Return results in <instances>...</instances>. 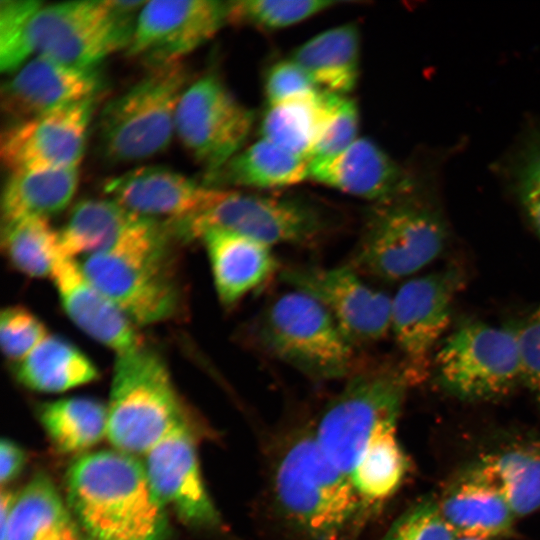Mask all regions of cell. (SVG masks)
Instances as JSON below:
<instances>
[{"instance_id": "40", "label": "cell", "mask_w": 540, "mask_h": 540, "mask_svg": "<svg viewBox=\"0 0 540 540\" xmlns=\"http://www.w3.org/2000/svg\"><path fill=\"white\" fill-rule=\"evenodd\" d=\"M358 128L357 105L345 97L314 146L309 162L329 159L345 151L358 139Z\"/></svg>"}, {"instance_id": "4", "label": "cell", "mask_w": 540, "mask_h": 540, "mask_svg": "<svg viewBox=\"0 0 540 540\" xmlns=\"http://www.w3.org/2000/svg\"><path fill=\"white\" fill-rule=\"evenodd\" d=\"M188 83L182 62L148 68L147 73L101 110L98 149L111 164L151 158L169 146L176 110Z\"/></svg>"}, {"instance_id": "36", "label": "cell", "mask_w": 540, "mask_h": 540, "mask_svg": "<svg viewBox=\"0 0 540 540\" xmlns=\"http://www.w3.org/2000/svg\"><path fill=\"white\" fill-rule=\"evenodd\" d=\"M43 4L33 0L0 2V67L14 72L34 55L31 43L32 20Z\"/></svg>"}, {"instance_id": "30", "label": "cell", "mask_w": 540, "mask_h": 540, "mask_svg": "<svg viewBox=\"0 0 540 540\" xmlns=\"http://www.w3.org/2000/svg\"><path fill=\"white\" fill-rule=\"evenodd\" d=\"M136 217L110 198L77 203L58 232L60 256L74 259L110 249Z\"/></svg>"}, {"instance_id": "27", "label": "cell", "mask_w": 540, "mask_h": 540, "mask_svg": "<svg viewBox=\"0 0 540 540\" xmlns=\"http://www.w3.org/2000/svg\"><path fill=\"white\" fill-rule=\"evenodd\" d=\"M291 59L320 89L344 95L358 80L359 30L354 24L328 29L300 45Z\"/></svg>"}, {"instance_id": "42", "label": "cell", "mask_w": 540, "mask_h": 540, "mask_svg": "<svg viewBox=\"0 0 540 540\" xmlns=\"http://www.w3.org/2000/svg\"><path fill=\"white\" fill-rule=\"evenodd\" d=\"M522 384L540 400V305L517 329Z\"/></svg>"}, {"instance_id": "43", "label": "cell", "mask_w": 540, "mask_h": 540, "mask_svg": "<svg viewBox=\"0 0 540 540\" xmlns=\"http://www.w3.org/2000/svg\"><path fill=\"white\" fill-rule=\"evenodd\" d=\"M24 450L8 439L0 444V480L2 484L12 481L22 470L25 463Z\"/></svg>"}, {"instance_id": "28", "label": "cell", "mask_w": 540, "mask_h": 540, "mask_svg": "<svg viewBox=\"0 0 540 540\" xmlns=\"http://www.w3.org/2000/svg\"><path fill=\"white\" fill-rule=\"evenodd\" d=\"M15 376L30 390L45 393L67 391L95 381L96 365L68 340L48 335L22 361L15 364Z\"/></svg>"}, {"instance_id": "29", "label": "cell", "mask_w": 540, "mask_h": 540, "mask_svg": "<svg viewBox=\"0 0 540 540\" xmlns=\"http://www.w3.org/2000/svg\"><path fill=\"white\" fill-rule=\"evenodd\" d=\"M78 185V168L10 172L1 198L2 221L36 216L49 218L71 202Z\"/></svg>"}, {"instance_id": "15", "label": "cell", "mask_w": 540, "mask_h": 540, "mask_svg": "<svg viewBox=\"0 0 540 540\" xmlns=\"http://www.w3.org/2000/svg\"><path fill=\"white\" fill-rule=\"evenodd\" d=\"M96 98L17 121L3 130L0 156L9 172L78 168Z\"/></svg>"}, {"instance_id": "19", "label": "cell", "mask_w": 540, "mask_h": 540, "mask_svg": "<svg viewBox=\"0 0 540 540\" xmlns=\"http://www.w3.org/2000/svg\"><path fill=\"white\" fill-rule=\"evenodd\" d=\"M213 187L163 166H141L108 179L104 192L127 210L147 218L177 221L197 213Z\"/></svg>"}, {"instance_id": "33", "label": "cell", "mask_w": 540, "mask_h": 540, "mask_svg": "<svg viewBox=\"0 0 540 540\" xmlns=\"http://www.w3.org/2000/svg\"><path fill=\"white\" fill-rule=\"evenodd\" d=\"M1 249L18 272L32 278L51 277L60 257L59 234L43 217L2 221Z\"/></svg>"}, {"instance_id": "24", "label": "cell", "mask_w": 540, "mask_h": 540, "mask_svg": "<svg viewBox=\"0 0 540 540\" xmlns=\"http://www.w3.org/2000/svg\"><path fill=\"white\" fill-rule=\"evenodd\" d=\"M463 469L496 489L516 518L540 510V442L509 441L480 454Z\"/></svg>"}, {"instance_id": "39", "label": "cell", "mask_w": 540, "mask_h": 540, "mask_svg": "<svg viewBox=\"0 0 540 540\" xmlns=\"http://www.w3.org/2000/svg\"><path fill=\"white\" fill-rule=\"evenodd\" d=\"M519 200L540 235V131L525 141L513 169Z\"/></svg>"}, {"instance_id": "17", "label": "cell", "mask_w": 540, "mask_h": 540, "mask_svg": "<svg viewBox=\"0 0 540 540\" xmlns=\"http://www.w3.org/2000/svg\"><path fill=\"white\" fill-rule=\"evenodd\" d=\"M144 466L159 499L185 523L205 529L220 526L221 518L205 488L187 422L173 428L146 454Z\"/></svg>"}, {"instance_id": "35", "label": "cell", "mask_w": 540, "mask_h": 540, "mask_svg": "<svg viewBox=\"0 0 540 540\" xmlns=\"http://www.w3.org/2000/svg\"><path fill=\"white\" fill-rule=\"evenodd\" d=\"M341 3L343 1L334 0L227 1L228 23L277 30L302 22Z\"/></svg>"}, {"instance_id": "45", "label": "cell", "mask_w": 540, "mask_h": 540, "mask_svg": "<svg viewBox=\"0 0 540 540\" xmlns=\"http://www.w3.org/2000/svg\"><path fill=\"white\" fill-rule=\"evenodd\" d=\"M455 540H480V539H475V538H468V537H457Z\"/></svg>"}, {"instance_id": "41", "label": "cell", "mask_w": 540, "mask_h": 540, "mask_svg": "<svg viewBox=\"0 0 540 540\" xmlns=\"http://www.w3.org/2000/svg\"><path fill=\"white\" fill-rule=\"evenodd\" d=\"M320 88L292 59L281 60L266 73L264 90L268 104L308 94Z\"/></svg>"}, {"instance_id": "31", "label": "cell", "mask_w": 540, "mask_h": 540, "mask_svg": "<svg viewBox=\"0 0 540 540\" xmlns=\"http://www.w3.org/2000/svg\"><path fill=\"white\" fill-rule=\"evenodd\" d=\"M39 419L55 447L64 453L90 448L107 435V406L87 397L44 403Z\"/></svg>"}, {"instance_id": "38", "label": "cell", "mask_w": 540, "mask_h": 540, "mask_svg": "<svg viewBox=\"0 0 540 540\" xmlns=\"http://www.w3.org/2000/svg\"><path fill=\"white\" fill-rule=\"evenodd\" d=\"M457 537L443 518L437 498L426 497L401 514L382 540H455Z\"/></svg>"}, {"instance_id": "22", "label": "cell", "mask_w": 540, "mask_h": 540, "mask_svg": "<svg viewBox=\"0 0 540 540\" xmlns=\"http://www.w3.org/2000/svg\"><path fill=\"white\" fill-rule=\"evenodd\" d=\"M209 258L218 299L232 307L262 286L278 268L272 246L238 233L212 229L200 238Z\"/></svg>"}, {"instance_id": "3", "label": "cell", "mask_w": 540, "mask_h": 540, "mask_svg": "<svg viewBox=\"0 0 540 540\" xmlns=\"http://www.w3.org/2000/svg\"><path fill=\"white\" fill-rule=\"evenodd\" d=\"M271 489L281 516L305 540H352L370 510L310 428L297 429L278 447Z\"/></svg>"}, {"instance_id": "21", "label": "cell", "mask_w": 540, "mask_h": 540, "mask_svg": "<svg viewBox=\"0 0 540 540\" xmlns=\"http://www.w3.org/2000/svg\"><path fill=\"white\" fill-rule=\"evenodd\" d=\"M309 178L374 203L413 189L404 170L374 141L358 138L342 153L309 162Z\"/></svg>"}, {"instance_id": "5", "label": "cell", "mask_w": 540, "mask_h": 540, "mask_svg": "<svg viewBox=\"0 0 540 540\" xmlns=\"http://www.w3.org/2000/svg\"><path fill=\"white\" fill-rule=\"evenodd\" d=\"M107 409L106 437L130 455H146L186 422L164 359L144 343L117 354Z\"/></svg>"}, {"instance_id": "13", "label": "cell", "mask_w": 540, "mask_h": 540, "mask_svg": "<svg viewBox=\"0 0 540 540\" xmlns=\"http://www.w3.org/2000/svg\"><path fill=\"white\" fill-rule=\"evenodd\" d=\"M281 279L322 304L354 347L377 342L390 330L392 298L349 264L293 266L281 271Z\"/></svg>"}, {"instance_id": "9", "label": "cell", "mask_w": 540, "mask_h": 540, "mask_svg": "<svg viewBox=\"0 0 540 540\" xmlns=\"http://www.w3.org/2000/svg\"><path fill=\"white\" fill-rule=\"evenodd\" d=\"M257 335L278 360L317 380L353 372L354 346L316 299L292 289L262 313Z\"/></svg>"}, {"instance_id": "14", "label": "cell", "mask_w": 540, "mask_h": 540, "mask_svg": "<svg viewBox=\"0 0 540 540\" xmlns=\"http://www.w3.org/2000/svg\"><path fill=\"white\" fill-rule=\"evenodd\" d=\"M225 24L228 5L224 1H147L125 52L148 68L182 62Z\"/></svg>"}, {"instance_id": "44", "label": "cell", "mask_w": 540, "mask_h": 540, "mask_svg": "<svg viewBox=\"0 0 540 540\" xmlns=\"http://www.w3.org/2000/svg\"><path fill=\"white\" fill-rule=\"evenodd\" d=\"M45 540H91L76 521L69 520Z\"/></svg>"}, {"instance_id": "7", "label": "cell", "mask_w": 540, "mask_h": 540, "mask_svg": "<svg viewBox=\"0 0 540 540\" xmlns=\"http://www.w3.org/2000/svg\"><path fill=\"white\" fill-rule=\"evenodd\" d=\"M446 232L438 211L411 189L368 209L349 265L380 280L403 279L438 257Z\"/></svg>"}, {"instance_id": "8", "label": "cell", "mask_w": 540, "mask_h": 540, "mask_svg": "<svg viewBox=\"0 0 540 540\" xmlns=\"http://www.w3.org/2000/svg\"><path fill=\"white\" fill-rule=\"evenodd\" d=\"M405 368L353 371L314 428L327 458L348 478L372 437L396 427L409 382Z\"/></svg>"}, {"instance_id": "26", "label": "cell", "mask_w": 540, "mask_h": 540, "mask_svg": "<svg viewBox=\"0 0 540 540\" xmlns=\"http://www.w3.org/2000/svg\"><path fill=\"white\" fill-rule=\"evenodd\" d=\"M309 178V161L276 144L260 139L239 151L218 170L205 175L212 187L281 188Z\"/></svg>"}, {"instance_id": "2", "label": "cell", "mask_w": 540, "mask_h": 540, "mask_svg": "<svg viewBox=\"0 0 540 540\" xmlns=\"http://www.w3.org/2000/svg\"><path fill=\"white\" fill-rule=\"evenodd\" d=\"M67 499L91 540L167 539L165 504L134 455L103 450L77 459L67 473Z\"/></svg>"}, {"instance_id": "18", "label": "cell", "mask_w": 540, "mask_h": 540, "mask_svg": "<svg viewBox=\"0 0 540 540\" xmlns=\"http://www.w3.org/2000/svg\"><path fill=\"white\" fill-rule=\"evenodd\" d=\"M103 83L98 67H75L35 55L3 84L1 107L20 121L97 98Z\"/></svg>"}, {"instance_id": "25", "label": "cell", "mask_w": 540, "mask_h": 540, "mask_svg": "<svg viewBox=\"0 0 540 540\" xmlns=\"http://www.w3.org/2000/svg\"><path fill=\"white\" fill-rule=\"evenodd\" d=\"M344 98L319 89L268 104L260 123L262 138L309 161L314 146Z\"/></svg>"}, {"instance_id": "37", "label": "cell", "mask_w": 540, "mask_h": 540, "mask_svg": "<svg viewBox=\"0 0 540 540\" xmlns=\"http://www.w3.org/2000/svg\"><path fill=\"white\" fill-rule=\"evenodd\" d=\"M44 323L27 308H4L0 316V344L5 357L14 364L22 361L46 337Z\"/></svg>"}, {"instance_id": "6", "label": "cell", "mask_w": 540, "mask_h": 540, "mask_svg": "<svg viewBox=\"0 0 540 540\" xmlns=\"http://www.w3.org/2000/svg\"><path fill=\"white\" fill-rule=\"evenodd\" d=\"M181 243L197 240L208 230H226L270 246L304 245L320 240L331 228L326 210L295 196H267L213 187L194 215L167 221Z\"/></svg>"}, {"instance_id": "11", "label": "cell", "mask_w": 540, "mask_h": 540, "mask_svg": "<svg viewBox=\"0 0 540 540\" xmlns=\"http://www.w3.org/2000/svg\"><path fill=\"white\" fill-rule=\"evenodd\" d=\"M436 378L448 394L464 401L502 397L522 384L517 329L466 320L436 356Z\"/></svg>"}, {"instance_id": "10", "label": "cell", "mask_w": 540, "mask_h": 540, "mask_svg": "<svg viewBox=\"0 0 540 540\" xmlns=\"http://www.w3.org/2000/svg\"><path fill=\"white\" fill-rule=\"evenodd\" d=\"M147 1H70L42 5L31 25L34 55L92 68L128 48Z\"/></svg>"}, {"instance_id": "34", "label": "cell", "mask_w": 540, "mask_h": 540, "mask_svg": "<svg viewBox=\"0 0 540 540\" xmlns=\"http://www.w3.org/2000/svg\"><path fill=\"white\" fill-rule=\"evenodd\" d=\"M71 519L53 482L38 474L17 494L0 540H45Z\"/></svg>"}, {"instance_id": "16", "label": "cell", "mask_w": 540, "mask_h": 540, "mask_svg": "<svg viewBox=\"0 0 540 540\" xmlns=\"http://www.w3.org/2000/svg\"><path fill=\"white\" fill-rule=\"evenodd\" d=\"M460 283L456 269H445L405 282L392 298L390 330L407 360L409 380L448 326Z\"/></svg>"}, {"instance_id": "12", "label": "cell", "mask_w": 540, "mask_h": 540, "mask_svg": "<svg viewBox=\"0 0 540 540\" xmlns=\"http://www.w3.org/2000/svg\"><path fill=\"white\" fill-rule=\"evenodd\" d=\"M254 112L241 104L215 74L188 85L179 100L175 134L206 174L222 167L245 143Z\"/></svg>"}, {"instance_id": "23", "label": "cell", "mask_w": 540, "mask_h": 540, "mask_svg": "<svg viewBox=\"0 0 540 540\" xmlns=\"http://www.w3.org/2000/svg\"><path fill=\"white\" fill-rule=\"evenodd\" d=\"M437 501L443 518L459 537L502 538L512 533L517 519L496 489L464 469Z\"/></svg>"}, {"instance_id": "1", "label": "cell", "mask_w": 540, "mask_h": 540, "mask_svg": "<svg viewBox=\"0 0 540 540\" xmlns=\"http://www.w3.org/2000/svg\"><path fill=\"white\" fill-rule=\"evenodd\" d=\"M178 244L165 221L137 215L114 246L80 266L136 326L176 320L186 306Z\"/></svg>"}, {"instance_id": "20", "label": "cell", "mask_w": 540, "mask_h": 540, "mask_svg": "<svg viewBox=\"0 0 540 540\" xmlns=\"http://www.w3.org/2000/svg\"><path fill=\"white\" fill-rule=\"evenodd\" d=\"M51 278L65 312L87 335L117 354L144 343L137 326L88 280L74 259L60 256Z\"/></svg>"}, {"instance_id": "32", "label": "cell", "mask_w": 540, "mask_h": 540, "mask_svg": "<svg viewBox=\"0 0 540 540\" xmlns=\"http://www.w3.org/2000/svg\"><path fill=\"white\" fill-rule=\"evenodd\" d=\"M407 469L396 427H388L372 437L349 479L362 501L372 508L397 491Z\"/></svg>"}]
</instances>
